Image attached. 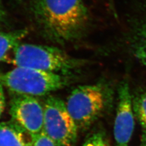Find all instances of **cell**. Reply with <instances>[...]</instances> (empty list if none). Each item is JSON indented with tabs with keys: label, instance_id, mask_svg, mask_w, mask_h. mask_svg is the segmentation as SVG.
Masks as SVG:
<instances>
[{
	"label": "cell",
	"instance_id": "obj_1",
	"mask_svg": "<svg viewBox=\"0 0 146 146\" xmlns=\"http://www.w3.org/2000/svg\"><path fill=\"white\" fill-rule=\"evenodd\" d=\"M34 11L44 33L57 42L75 38L87 20L82 0H36Z\"/></svg>",
	"mask_w": 146,
	"mask_h": 146
},
{
	"label": "cell",
	"instance_id": "obj_2",
	"mask_svg": "<svg viewBox=\"0 0 146 146\" xmlns=\"http://www.w3.org/2000/svg\"><path fill=\"white\" fill-rule=\"evenodd\" d=\"M5 62L16 67L32 68L68 76L79 66V60L58 48L19 43L7 56Z\"/></svg>",
	"mask_w": 146,
	"mask_h": 146
},
{
	"label": "cell",
	"instance_id": "obj_3",
	"mask_svg": "<svg viewBox=\"0 0 146 146\" xmlns=\"http://www.w3.org/2000/svg\"><path fill=\"white\" fill-rule=\"evenodd\" d=\"M69 83L68 76L25 67L0 72V84L15 94L43 96Z\"/></svg>",
	"mask_w": 146,
	"mask_h": 146
},
{
	"label": "cell",
	"instance_id": "obj_4",
	"mask_svg": "<svg viewBox=\"0 0 146 146\" xmlns=\"http://www.w3.org/2000/svg\"><path fill=\"white\" fill-rule=\"evenodd\" d=\"M43 106L44 133L56 146H75L79 129L66 103L51 95L45 99Z\"/></svg>",
	"mask_w": 146,
	"mask_h": 146
},
{
	"label": "cell",
	"instance_id": "obj_5",
	"mask_svg": "<svg viewBox=\"0 0 146 146\" xmlns=\"http://www.w3.org/2000/svg\"><path fill=\"white\" fill-rule=\"evenodd\" d=\"M106 97L99 85L79 86L68 98L66 106L79 129L88 128L102 112Z\"/></svg>",
	"mask_w": 146,
	"mask_h": 146
},
{
	"label": "cell",
	"instance_id": "obj_6",
	"mask_svg": "<svg viewBox=\"0 0 146 146\" xmlns=\"http://www.w3.org/2000/svg\"><path fill=\"white\" fill-rule=\"evenodd\" d=\"M9 113L12 120L32 136L43 130V106L34 96L14 93Z\"/></svg>",
	"mask_w": 146,
	"mask_h": 146
},
{
	"label": "cell",
	"instance_id": "obj_7",
	"mask_svg": "<svg viewBox=\"0 0 146 146\" xmlns=\"http://www.w3.org/2000/svg\"><path fill=\"white\" fill-rule=\"evenodd\" d=\"M135 114L129 83L122 82L118 89V103L114 124L116 146H129L135 127Z\"/></svg>",
	"mask_w": 146,
	"mask_h": 146
},
{
	"label": "cell",
	"instance_id": "obj_8",
	"mask_svg": "<svg viewBox=\"0 0 146 146\" xmlns=\"http://www.w3.org/2000/svg\"><path fill=\"white\" fill-rule=\"evenodd\" d=\"M32 136L13 121L0 122V146H31Z\"/></svg>",
	"mask_w": 146,
	"mask_h": 146
},
{
	"label": "cell",
	"instance_id": "obj_9",
	"mask_svg": "<svg viewBox=\"0 0 146 146\" xmlns=\"http://www.w3.org/2000/svg\"><path fill=\"white\" fill-rule=\"evenodd\" d=\"M28 33L26 29L0 33V62H5L9 54Z\"/></svg>",
	"mask_w": 146,
	"mask_h": 146
},
{
	"label": "cell",
	"instance_id": "obj_10",
	"mask_svg": "<svg viewBox=\"0 0 146 146\" xmlns=\"http://www.w3.org/2000/svg\"><path fill=\"white\" fill-rule=\"evenodd\" d=\"M132 104L135 116L143 130L146 129V93L139 94L136 96Z\"/></svg>",
	"mask_w": 146,
	"mask_h": 146
},
{
	"label": "cell",
	"instance_id": "obj_11",
	"mask_svg": "<svg viewBox=\"0 0 146 146\" xmlns=\"http://www.w3.org/2000/svg\"><path fill=\"white\" fill-rule=\"evenodd\" d=\"M133 52L137 60L146 68V29L137 36L133 46Z\"/></svg>",
	"mask_w": 146,
	"mask_h": 146
},
{
	"label": "cell",
	"instance_id": "obj_12",
	"mask_svg": "<svg viewBox=\"0 0 146 146\" xmlns=\"http://www.w3.org/2000/svg\"><path fill=\"white\" fill-rule=\"evenodd\" d=\"M31 146H56V145L43 130L40 133L32 136Z\"/></svg>",
	"mask_w": 146,
	"mask_h": 146
},
{
	"label": "cell",
	"instance_id": "obj_13",
	"mask_svg": "<svg viewBox=\"0 0 146 146\" xmlns=\"http://www.w3.org/2000/svg\"><path fill=\"white\" fill-rule=\"evenodd\" d=\"M83 146H108L103 136L100 133H95L86 141Z\"/></svg>",
	"mask_w": 146,
	"mask_h": 146
},
{
	"label": "cell",
	"instance_id": "obj_14",
	"mask_svg": "<svg viewBox=\"0 0 146 146\" xmlns=\"http://www.w3.org/2000/svg\"><path fill=\"white\" fill-rule=\"evenodd\" d=\"M6 107V98L4 94V86L0 84V117L4 112Z\"/></svg>",
	"mask_w": 146,
	"mask_h": 146
},
{
	"label": "cell",
	"instance_id": "obj_15",
	"mask_svg": "<svg viewBox=\"0 0 146 146\" xmlns=\"http://www.w3.org/2000/svg\"><path fill=\"white\" fill-rule=\"evenodd\" d=\"M5 12H4L3 7L2 6V4H1V2H0V26H1L4 20H5Z\"/></svg>",
	"mask_w": 146,
	"mask_h": 146
},
{
	"label": "cell",
	"instance_id": "obj_16",
	"mask_svg": "<svg viewBox=\"0 0 146 146\" xmlns=\"http://www.w3.org/2000/svg\"><path fill=\"white\" fill-rule=\"evenodd\" d=\"M139 146H146V129H144L143 131Z\"/></svg>",
	"mask_w": 146,
	"mask_h": 146
}]
</instances>
